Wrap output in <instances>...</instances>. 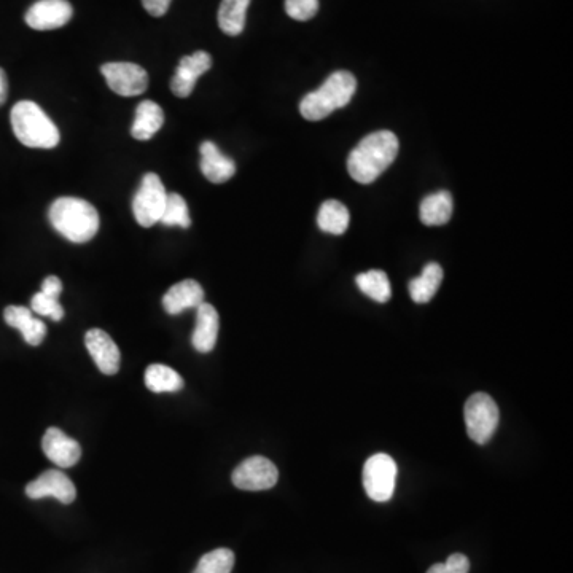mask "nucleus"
<instances>
[{
    "label": "nucleus",
    "instance_id": "obj_18",
    "mask_svg": "<svg viewBox=\"0 0 573 573\" xmlns=\"http://www.w3.org/2000/svg\"><path fill=\"white\" fill-rule=\"evenodd\" d=\"M7 325L20 330L24 341L31 346H39L47 336V325L43 320L34 317V312L24 306H8L4 311Z\"/></svg>",
    "mask_w": 573,
    "mask_h": 573
},
{
    "label": "nucleus",
    "instance_id": "obj_3",
    "mask_svg": "<svg viewBox=\"0 0 573 573\" xmlns=\"http://www.w3.org/2000/svg\"><path fill=\"white\" fill-rule=\"evenodd\" d=\"M10 120L16 139L29 149H55L61 141L58 126L36 102L20 101L15 104Z\"/></svg>",
    "mask_w": 573,
    "mask_h": 573
},
{
    "label": "nucleus",
    "instance_id": "obj_9",
    "mask_svg": "<svg viewBox=\"0 0 573 573\" xmlns=\"http://www.w3.org/2000/svg\"><path fill=\"white\" fill-rule=\"evenodd\" d=\"M101 72L110 90L125 98L144 94L149 86V74L144 67L134 63H107L101 67Z\"/></svg>",
    "mask_w": 573,
    "mask_h": 573
},
{
    "label": "nucleus",
    "instance_id": "obj_31",
    "mask_svg": "<svg viewBox=\"0 0 573 573\" xmlns=\"http://www.w3.org/2000/svg\"><path fill=\"white\" fill-rule=\"evenodd\" d=\"M172 0H142L145 10L155 18L166 15L169 7H171Z\"/></svg>",
    "mask_w": 573,
    "mask_h": 573
},
{
    "label": "nucleus",
    "instance_id": "obj_14",
    "mask_svg": "<svg viewBox=\"0 0 573 573\" xmlns=\"http://www.w3.org/2000/svg\"><path fill=\"white\" fill-rule=\"evenodd\" d=\"M85 346L93 357L94 363L104 375H115L120 370V349L109 333L93 328L86 333Z\"/></svg>",
    "mask_w": 573,
    "mask_h": 573
},
{
    "label": "nucleus",
    "instance_id": "obj_4",
    "mask_svg": "<svg viewBox=\"0 0 573 573\" xmlns=\"http://www.w3.org/2000/svg\"><path fill=\"white\" fill-rule=\"evenodd\" d=\"M357 80L351 72L340 71L330 75L327 82L314 93L306 94L300 112L306 120L319 121L346 107L354 98Z\"/></svg>",
    "mask_w": 573,
    "mask_h": 573
},
{
    "label": "nucleus",
    "instance_id": "obj_10",
    "mask_svg": "<svg viewBox=\"0 0 573 573\" xmlns=\"http://www.w3.org/2000/svg\"><path fill=\"white\" fill-rule=\"evenodd\" d=\"M74 15V8L67 0H39L26 12V24L36 31H53L63 28Z\"/></svg>",
    "mask_w": 573,
    "mask_h": 573
},
{
    "label": "nucleus",
    "instance_id": "obj_8",
    "mask_svg": "<svg viewBox=\"0 0 573 573\" xmlns=\"http://www.w3.org/2000/svg\"><path fill=\"white\" fill-rule=\"evenodd\" d=\"M231 478L234 486L242 491H266L276 486L279 472L271 460L254 456L241 462Z\"/></svg>",
    "mask_w": 573,
    "mask_h": 573
},
{
    "label": "nucleus",
    "instance_id": "obj_22",
    "mask_svg": "<svg viewBox=\"0 0 573 573\" xmlns=\"http://www.w3.org/2000/svg\"><path fill=\"white\" fill-rule=\"evenodd\" d=\"M441 281H443L441 266L438 263L425 265L421 276L410 282V295L414 303H418V305L429 303L435 297L437 290L440 289Z\"/></svg>",
    "mask_w": 573,
    "mask_h": 573
},
{
    "label": "nucleus",
    "instance_id": "obj_7",
    "mask_svg": "<svg viewBox=\"0 0 573 573\" xmlns=\"http://www.w3.org/2000/svg\"><path fill=\"white\" fill-rule=\"evenodd\" d=\"M398 468L395 460L387 454H375L363 467V486L368 497L375 502L392 499L397 483Z\"/></svg>",
    "mask_w": 573,
    "mask_h": 573
},
{
    "label": "nucleus",
    "instance_id": "obj_27",
    "mask_svg": "<svg viewBox=\"0 0 573 573\" xmlns=\"http://www.w3.org/2000/svg\"><path fill=\"white\" fill-rule=\"evenodd\" d=\"M234 567V553L228 548H219L204 554L193 573H231Z\"/></svg>",
    "mask_w": 573,
    "mask_h": 573
},
{
    "label": "nucleus",
    "instance_id": "obj_29",
    "mask_svg": "<svg viewBox=\"0 0 573 573\" xmlns=\"http://www.w3.org/2000/svg\"><path fill=\"white\" fill-rule=\"evenodd\" d=\"M285 12L293 20H311L319 12V0H285Z\"/></svg>",
    "mask_w": 573,
    "mask_h": 573
},
{
    "label": "nucleus",
    "instance_id": "obj_12",
    "mask_svg": "<svg viewBox=\"0 0 573 573\" xmlns=\"http://www.w3.org/2000/svg\"><path fill=\"white\" fill-rule=\"evenodd\" d=\"M211 67L212 58L206 51H196L193 55L184 56L172 78V93L176 94L177 98H188L195 90L198 78L206 74Z\"/></svg>",
    "mask_w": 573,
    "mask_h": 573
},
{
    "label": "nucleus",
    "instance_id": "obj_15",
    "mask_svg": "<svg viewBox=\"0 0 573 573\" xmlns=\"http://www.w3.org/2000/svg\"><path fill=\"white\" fill-rule=\"evenodd\" d=\"M199 152H201L199 168L203 176L212 184H225L236 174V163L223 155L214 142H203L199 147Z\"/></svg>",
    "mask_w": 573,
    "mask_h": 573
},
{
    "label": "nucleus",
    "instance_id": "obj_16",
    "mask_svg": "<svg viewBox=\"0 0 573 573\" xmlns=\"http://www.w3.org/2000/svg\"><path fill=\"white\" fill-rule=\"evenodd\" d=\"M219 312L209 303H203L196 308V327L191 343L196 351L207 354L214 349L219 338Z\"/></svg>",
    "mask_w": 573,
    "mask_h": 573
},
{
    "label": "nucleus",
    "instance_id": "obj_32",
    "mask_svg": "<svg viewBox=\"0 0 573 573\" xmlns=\"http://www.w3.org/2000/svg\"><path fill=\"white\" fill-rule=\"evenodd\" d=\"M8 96V80L4 69H0V106H4Z\"/></svg>",
    "mask_w": 573,
    "mask_h": 573
},
{
    "label": "nucleus",
    "instance_id": "obj_19",
    "mask_svg": "<svg viewBox=\"0 0 573 573\" xmlns=\"http://www.w3.org/2000/svg\"><path fill=\"white\" fill-rule=\"evenodd\" d=\"M163 125V109L156 102L145 99L137 106L131 134L136 141H150Z\"/></svg>",
    "mask_w": 573,
    "mask_h": 573
},
{
    "label": "nucleus",
    "instance_id": "obj_2",
    "mask_svg": "<svg viewBox=\"0 0 573 573\" xmlns=\"http://www.w3.org/2000/svg\"><path fill=\"white\" fill-rule=\"evenodd\" d=\"M51 227L55 228L67 241L75 244L91 241L99 230V214L93 204L85 199L64 198L56 199L51 204L50 212Z\"/></svg>",
    "mask_w": 573,
    "mask_h": 573
},
{
    "label": "nucleus",
    "instance_id": "obj_21",
    "mask_svg": "<svg viewBox=\"0 0 573 573\" xmlns=\"http://www.w3.org/2000/svg\"><path fill=\"white\" fill-rule=\"evenodd\" d=\"M145 386L155 394H174L184 389V378L171 367L153 363L145 370Z\"/></svg>",
    "mask_w": 573,
    "mask_h": 573
},
{
    "label": "nucleus",
    "instance_id": "obj_13",
    "mask_svg": "<svg viewBox=\"0 0 573 573\" xmlns=\"http://www.w3.org/2000/svg\"><path fill=\"white\" fill-rule=\"evenodd\" d=\"M42 449L45 456L61 468H71L82 457L80 443L74 438L67 437L58 427H50L42 440Z\"/></svg>",
    "mask_w": 573,
    "mask_h": 573
},
{
    "label": "nucleus",
    "instance_id": "obj_26",
    "mask_svg": "<svg viewBox=\"0 0 573 573\" xmlns=\"http://www.w3.org/2000/svg\"><path fill=\"white\" fill-rule=\"evenodd\" d=\"M160 223H163L164 227H179L185 230L191 227L187 201L179 193H169Z\"/></svg>",
    "mask_w": 573,
    "mask_h": 573
},
{
    "label": "nucleus",
    "instance_id": "obj_1",
    "mask_svg": "<svg viewBox=\"0 0 573 573\" xmlns=\"http://www.w3.org/2000/svg\"><path fill=\"white\" fill-rule=\"evenodd\" d=\"M398 155V139L392 131H378L363 137L347 158V171L359 184L375 182L394 163Z\"/></svg>",
    "mask_w": 573,
    "mask_h": 573
},
{
    "label": "nucleus",
    "instance_id": "obj_23",
    "mask_svg": "<svg viewBox=\"0 0 573 573\" xmlns=\"http://www.w3.org/2000/svg\"><path fill=\"white\" fill-rule=\"evenodd\" d=\"M249 5L250 0H222L219 8V26L227 36L236 37L244 31Z\"/></svg>",
    "mask_w": 573,
    "mask_h": 573
},
{
    "label": "nucleus",
    "instance_id": "obj_28",
    "mask_svg": "<svg viewBox=\"0 0 573 573\" xmlns=\"http://www.w3.org/2000/svg\"><path fill=\"white\" fill-rule=\"evenodd\" d=\"M31 311L39 316L50 317L55 322H59L64 317V308L59 303V297L42 292V290L32 297Z\"/></svg>",
    "mask_w": 573,
    "mask_h": 573
},
{
    "label": "nucleus",
    "instance_id": "obj_25",
    "mask_svg": "<svg viewBox=\"0 0 573 573\" xmlns=\"http://www.w3.org/2000/svg\"><path fill=\"white\" fill-rule=\"evenodd\" d=\"M355 282H357L360 292L365 293L367 297L375 300L376 303H387L392 297L389 277L384 271L371 269V271L355 277Z\"/></svg>",
    "mask_w": 573,
    "mask_h": 573
},
{
    "label": "nucleus",
    "instance_id": "obj_5",
    "mask_svg": "<svg viewBox=\"0 0 573 573\" xmlns=\"http://www.w3.org/2000/svg\"><path fill=\"white\" fill-rule=\"evenodd\" d=\"M464 416L468 437L478 445H486L499 427V406L491 395L484 392H478L468 398L464 406Z\"/></svg>",
    "mask_w": 573,
    "mask_h": 573
},
{
    "label": "nucleus",
    "instance_id": "obj_11",
    "mask_svg": "<svg viewBox=\"0 0 573 573\" xmlns=\"http://www.w3.org/2000/svg\"><path fill=\"white\" fill-rule=\"evenodd\" d=\"M26 494L29 499L39 500L43 497H53L64 505H69L77 497V489L66 473L59 472V470H47L26 486Z\"/></svg>",
    "mask_w": 573,
    "mask_h": 573
},
{
    "label": "nucleus",
    "instance_id": "obj_20",
    "mask_svg": "<svg viewBox=\"0 0 573 573\" xmlns=\"http://www.w3.org/2000/svg\"><path fill=\"white\" fill-rule=\"evenodd\" d=\"M453 211V196L449 191L443 190L422 199L419 214H421V222L427 227H441L451 220Z\"/></svg>",
    "mask_w": 573,
    "mask_h": 573
},
{
    "label": "nucleus",
    "instance_id": "obj_17",
    "mask_svg": "<svg viewBox=\"0 0 573 573\" xmlns=\"http://www.w3.org/2000/svg\"><path fill=\"white\" fill-rule=\"evenodd\" d=\"M204 303V290L193 279H185L179 284L172 285L168 292L164 293V311L171 316H179L187 309H196Z\"/></svg>",
    "mask_w": 573,
    "mask_h": 573
},
{
    "label": "nucleus",
    "instance_id": "obj_6",
    "mask_svg": "<svg viewBox=\"0 0 573 573\" xmlns=\"http://www.w3.org/2000/svg\"><path fill=\"white\" fill-rule=\"evenodd\" d=\"M166 199H168V193L160 176H156L153 172L145 174L142 177L141 187L136 191L133 199V212L137 223L144 228L160 223Z\"/></svg>",
    "mask_w": 573,
    "mask_h": 573
},
{
    "label": "nucleus",
    "instance_id": "obj_24",
    "mask_svg": "<svg viewBox=\"0 0 573 573\" xmlns=\"http://www.w3.org/2000/svg\"><path fill=\"white\" fill-rule=\"evenodd\" d=\"M349 220H351V215H349L347 207L335 199L325 201L320 206L319 214H317V225H319L320 230L330 234L346 233Z\"/></svg>",
    "mask_w": 573,
    "mask_h": 573
},
{
    "label": "nucleus",
    "instance_id": "obj_30",
    "mask_svg": "<svg viewBox=\"0 0 573 573\" xmlns=\"http://www.w3.org/2000/svg\"><path fill=\"white\" fill-rule=\"evenodd\" d=\"M470 561L464 554L456 553L449 556L448 561L433 564L427 573H468Z\"/></svg>",
    "mask_w": 573,
    "mask_h": 573
}]
</instances>
